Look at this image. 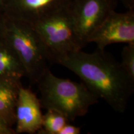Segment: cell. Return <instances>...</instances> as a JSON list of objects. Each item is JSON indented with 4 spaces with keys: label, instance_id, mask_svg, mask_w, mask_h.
Returning <instances> with one entry per match:
<instances>
[{
    "label": "cell",
    "instance_id": "obj_1",
    "mask_svg": "<svg viewBox=\"0 0 134 134\" xmlns=\"http://www.w3.org/2000/svg\"><path fill=\"white\" fill-rule=\"evenodd\" d=\"M54 63L80 77L87 88L119 113H124L134 91V80L120 62L104 50L93 53L76 50L60 57Z\"/></svg>",
    "mask_w": 134,
    "mask_h": 134
},
{
    "label": "cell",
    "instance_id": "obj_2",
    "mask_svg": "<svg viewBox=\"0 0 134 134\" xmlns=\"http://www.w3.org/2000/svg\"><path fill=\"white\" fill-rule=\"evenodd\" d=\"M42 108L57 110L68 122L88 113L99 98L82 83L56 76L48 69L37 82Z\"/></svg>",
    "mask_w": 134,
    "mask_h": 134
},
{
    "label": "cell",
    "instance_id": "obj_3",
    "mask_svg": "<svg viewBox=\"0 0 134 134\" xmlns=\"http://www.w3.org/2000/svg\"><path fill=\"white\" fill-rule=\"evenodd\" d=\"M4 38L19 58L25 76L31 84L37 83L48 69L47 63L50 60L33 24L6 16Z\"/></svg>",
    "mask_w": 134,
    "mask_h": 134
},
{
    "label": "cell",
    "instance_id": "obj_4",
    "mask_svg": "<svg viewBox=\"0 0 134 134\" xmlns=\"http://www.w3.org/2000/svg\"><path fill=\"white\" fill-rule=\"evenodd\" d=\"M69 5L33 24L46 47L52 63L60 57L82 50Z\"/></svg>",
    "mask_w": 134,
    "mask_h": 134
},
{
    "label": "cell",
    "instance_id": "obj_5",
    "mask_svg": "<svg viewBox=\"0 0 134 134\" xmlns=\"http://www.w3.org/2000/svg\"><path fill=\"white\" fill-rule=\"evenodd\" d=\"M118 0H71L69 8L83 48L90 35L112 13Z\"/></svg>",
    "mask_w": 134,
    "mask_h": 134
},
{
    "label": "cell",
    "instance_id": "obj_6",
    "mask_svg": "<svg viewBox=\"0 0 134 134\" xmlns=\"http://www.w3.org/2000/svg\"><path fill=\"white\" fill-rule=\"evenodd\" d=\"M91 42L100 50L113 43H134V9L112 13L89 37Z\"/></svg>",
    "mask_w": 134,
    "mask_h": 134
},
{
    "label": "cell",
    "instance_id": "obj_7",
    "mask_svg": "<svg viewBox=\"0 0 134 134\" xmlns=\"http://www.w3.org/2000/svg\"><path fill=\"white\" fill-rule=\"evenodd\" d=\"M71 0H6L4 13L32 24L69 5Z\"/></svg>",
    "mask_w": 134,
    "mask_h": 134
},
{
    "label": "cell",
    "instance_id": "obj_8",
    "mask_svg": "<svg viewBox=\"0 0 134 134\" xmlns=\"http://www.w3.org/2000/svg\"><path fill=\"white\" fill-rule=\"evenodd\" d=\"M41 101L29 88L19 89L15 109V133H37L41 129L43 114Z\"/></svg>",
    "mask_w": 134,
    "mask_h": 134
},
{
    "label": "cell",
    "instance_id": "obj_9",
    "mask_svg": "<svg viewBox=\"0 0 134 134\" xmlns=\"http://www.w3.org/2000/svg\"><path fill=\"white\" fill-rule=\"evenodd\" d=\"M21 80L14 78H0V118L11 127L15 125V109Z\"/></svg>",
    "mask_w": 134,
    "mask_h": 134
},
{
    "label": "cell",
    "instance_id": "obj_10",
    "mask_svg": "<svg viewBox=\"0 0 134 134\" xmlns=\"http://www.w3.org/2000/svg\"><path fill=\"white\" fill-rule=\"evenodd\" d=\"M25 71L21 62L6 39L0 40V78L21 80Z\"/></svg>",
    "mask_w": 134,
    "mask_h": 134
},
{
    "label": "cell",
    "instance_id": "obj_11",
    "mask_svg": "<svg viewBox=\"0 0 134 134\" xmlns=\"http://www.w3.org/2000/svg\"><path fill=\"white\" fill-rule=\"evenodd\" d=\"M68 120L62 114L57 110L47 109L42 116L41 129L38 134H58Z\"/></svg>",
    "mask_w": 134,
    "mask_h": 134
},
{
    "label": "cell",
    "instance_id": "obj_12",
    "mask_svg": "<svg viewBox=\"0 0 134 134\" xmlns=\"http://www.w3.org/2000/svg\"><path fill=\"white\" fill-rule=\"evenodd\" d=\"M120 63L127 75L134 80V43H127L123 48Z\"/></svg>",
    "mask_w": 134,
    "mask_h": 134
},
{
    "label": "cell",
    "instance_id": "obj_13",
    "mask_svg": "<svg viewBox=\"0 0 134 134\" xmlns=\"http://www.w3.org/2000/svg\"><path fill=\"white\" fill-rule=\"evenodd\" d=\"M81 133V129L80 127L70 124L69 122H67L58 134H79Z\"/></svg>",
    "mask_w": 134,
    "mask_h": 134
},
{
    "label": "cell",
    "instance_id": "obj_14",
    "mask_svg": "<svg viewBox=\"0 0 134 134\" xmlns=\"http://www.w3.org/2000/svg\"><path fill=\"white\" fill-rule=\"evenodd\" d=\"M0 134H16L14 129L9 126L1 118H0Z\"/></svg>",
    "mask_w": 134,
    "mask_h": 134
},
{
    "label": "cell",
    "instance_id": "obj_15",
    "mask_svg": "<svg viewBox=\"0 0 134 134\" xmlns=\"http://www.w3.org/2000/svg\"><path fill=\"white\" fill-rule=\"evenodd\" d=\"M6 16L4 12H0V40L4 38Z\"/></svg>",
    "mask_w": 134,
    "mask_h": 134
},
{
    "label": "cell",
    "instance_id": "obj_16",
    "mask_svg": "<svg viewBox=\"0 0 134 134\" xmlns=\"http://www.w3.org/2000/svg\"><path fill=\"white\" fill-rule=\"evenodd\" d=\"M120 1L127 9H134V0H118Z\"/></svg>",
    "mask_w": 134,
    "mask_h": 134
},
{
    "label": "cell",
    "instance_id": "obj_17",
    "mask_svg": "<svg viewBox=\"0 0 134 134\" xmlns=\"http://www.w3.org/2000/svg\"><path fill=\"white\" fill-rule=\"evenodd\" d=\"M6 0H0V12H4Z\"/></svg>",
    "mask_w": 134,
    "mask_h": 134
}]
</instances>
